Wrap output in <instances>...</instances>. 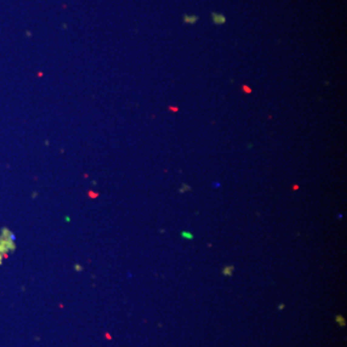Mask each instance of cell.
Returning <instances> with one entry per match:
<instances>
[{
	"mask_svg": "<svg viewBox=\"0 0 347 347\" xmlns=\"http://www.w3.org/2000/svg\"><path fill=\"white\" fill-rule=\"evenodd\" d=\"M212 15V19H213V21L214 23L217 24V25H220V24H224L226 22V18L221 15V14H216V13H212L211 14Z\"/></svg>",
	"mask_w": 347,
	"mask_h": 347,
	"instance_id": "cell-1",
	"label": "cell"
},
{
	"mask_svg": "<svg viewBox=\"0 0 347 347\" xmlns=\"http://www.w3.org/2000/svg\"><path fill=\"white\" fill-rule=\"evenodd\" d=\"M184 19H185V22L192 24V23H195L196 21L198 20V16H196V15H191V16L186 15Z\"/></svg>",
	"mask_w": 347,
	"mask_h": 347,
	"instance_id": "cell-2",
	"label": "cell"
},
{
	"mask_svg": "<svg viewBox=\"0 0 347 347\" xmlns=\"http://www.w3.org/2000/svg\"><path fill=\"white\" fill-rule=\"evenodd\" d=\"M233 266H227L225 267L224 270H223V274L225 276H230L231 274H233Z\"/></svg>",
	"mask_w": 347,
	"mask_h": 347,
	"instance_id": "cell-3",
	"label": "cell"
},
{
	"mask_svg": "<svg viewBox=\"0 0 347 347\" xmlns=\"http://www.w3.org/2000/svg\"><path fill=\"white\" fill-rule=\"evenodd\" d=\"M242 90H243V92H245L246 94H251V93H252V89H251V88H249V87L246 86V85H244L243 87H242Z\"/></svg>",
	"mask_w": 347,
	"mask_h": 347,
	"instance_id": "cell-4",
	"label": "cell"
},
{
	"mask_svg": "<svg viewBox=\"0 0 347 347\" xmlns=\"http://www.w3.org/2000/svg\"><path fill=\"white\" fill-rule=\"evenodd\" d=\"M182 236L188 238V239H193V235L190 233H182Z\"/></svg>",
	"mask_w": 347,
	"mask_h": 347,
	"instance_id": "cell-5",
	"label": "cell"
}]
</instances>
